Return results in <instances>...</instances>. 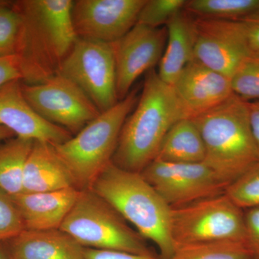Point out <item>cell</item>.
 <instances>
[{
	"instance_id": "obj_15",
	"label": "cell",
	"mask_w": 259,
	"mask_h": 259,
	"mask_svg": "<svg viewBox=\"0 0 259 259\" xmlns=\"http://www.w3.org/2000/svg\"><path fill=\"white\" fill-rule=\"evenodd\" d=\"M187 118L217 107L233 95L231 79L192 60L171 85Z\"/></svg>"
},
{
	"instance_id": "obj_7",
	"label": "cell",
	"mask_w": 259,
	"mask_h": 259,
	"mask_svg": "<svg viewBox=\"0 0 259 259\" xmlns=\"http://www.w3.org/2000/svg\"><path fill=\"white\" fill-rule=\"evenodd\" d=\"M175 245L246 242L244 212L225 193L171 208Z\"/></svg>"
},
{
	"instance_id": "obj_28",
	"label": "cell",
	"mask_w": 259,
	"mask_h": 259,
	"mask_svg": "<svg viewBox=\"0 0 259 259\" xmlns=\"http://www.w3.org/2000/svg\"><path fill=\"white\" fill-rule=\"evenodd\" d=\"M25 231L21 214L13 197L0 190V242H5Z\"/></svg>"
},
{
	"instance_id": "obj_3",
	"label": "cell",
	"mask_w": 259,
	"mask_h": 259,
	"mask_svg": "<svg viewBox=\"0 0 259 259\" xmlns=\"http://www.w3.org/2000/svg\"><path fill=\"white\" fill-rule=\"evenodd\" d=\"M91 190L157 246L160 259L173 254L176 245L171 233V208L141 173L126 171L111 162Z\"/></svg>"
},
{
	"instance_id": "obj_20",
	"label": "cell",
	"mask_w": 259,
	"mask_h": 259,
	"mask_svg": "<svg viewBox=\"0 0 259 259\" xmlns=\"http://www.w3.org/2000/svg\"><path fill=\"white\" fill-rule=\"evenodd\" d=\"M205 146L202 135L192 119L177 121L167 132L155 159L174 163L204 162Z\"/></svg>"
},
{
	"instance_id": "obj_4",
	"label": "cell",
	"mask_w": 259,
	"mask_h": 259,
	"mask_svg": "<svg viewBox=\"0 0 259 259\" xmlns=\"http://www.w3.org/2000/svg\"><path fill=\"white\" fill-rule=\"evenodd\" d=\"M204 146V163L228 187L259 160L248 117V102L233 95L194 118Z\"/></svg>"
},
{
	"instance_id": "obj_21",
	"label": "cell",
	"mask_w": 259,
	"mask_h": 259,
	"mask_svg": "<svg viewBox=\"0 0 259 259\" xmlns=\"http://www.w3.org/2000/svg\"><path fill=\"white\" fill-rule=\"evenodd\" d=\"M34 141L14 137L0 144V190L23 192L24 166Z\"/></svg>"
},
{
	"instance_id": "obj_12",
	"label": "cell",
	"mask_w": 259,
	"mask_h": 259,
	"mask_svg": "<svg viewBox=\"0 0 259 259\" xmlns=\"http://www.w3.org/2000/svg\"><path fill=\"white\" fill-rule=\"evenodd\" d=\"M146 0H76L72 20L79 38L117 41L138 22Z\"/></svg>"
},
{
	"instance_id": "obj_1",
	"label": "cell",
	"mask_w": 259,
	"mask_h": 259,
	"mask_svg": "<svg viewBox=\"0 0 259 259\" xmlns=\"http://www.w3.org/2000/svg\"><path fill=\"white\" fill-rule=\"evenodd\" d=\"M71 0H20L13 7L22 20L17 55L23 60L24 83H36L56 74L78 37Z\"/></svg>"
},
{
	"instance_id": "obj_34",
	"label": "cell",
	"mask_w": 259,
	"mask_h": 259,
	"mask_svg": "<svg viewBox=\"0 0 259 259\" xmlns=\"http://www.w3.org/2000/svg\"><path fill=\"white\" fill-rule=\"evenodd\" d=\"M15 137V134L9 129L0 125V142Z\"/></svg>"
},
{
	"instance_id": "obj_11",
	"label": "cell",
	"mask_w": 259,
	"mask_h": 259,
	"mask_svg": "<svg viewBox=\"0 0 259 259\" xmlns=\"http://www.w3.org/2000/svg\"><path fill=\"white\" fill-rule=\"evenodd\" d=\"M194 18V60L231 79L252 54L241 22Z\"/></svg>"
},
{
	"instance_id": "obj_35",
	"label": "cell",
	"mask_w": 259,
	"mask_h": 259,
	"mask_svg": "<svg viewBox=\"0 0 259 259\" xmlns=\"http://www.w3.org/2000/svg\"><path fill=\"white\" fill-rule=\"evenodd\" d=\"M0 259H13L5 241L0 242Z\"/></svg>"
},
{
	"instance_id": "obj_23",
	"label": "cell",
	"mask_w": 259,
	"mask_h": 259,
	"mask_svg": "<svg viewBox=\"0 0 259 259\" xmlns=\"http://www.w3.org/2000/svg\"><path fill=\"white\" fill-rule=\"evenodd\" d=\"M168 259H255L248 245L239 242H212L176 245Z\"/></svg>"
},
{
	"instance_id": "obj_26",
	"label": "cell",
	"mask_w": 259,
	"mask_h": 259,
	"mask_svg": "<svg viewBox=\"0 0 259 259\" xmlns=\"http://www.w3.org/2000/svg\"><path fill=\"white\" fill-rule=\"evenodd\" d=\"M12 4L10 2L0 1V55L18 53L22 20Z\"/></svg>"
},
{
	"instance_id": "obj_14",
	"label": "cell",
	"mask_w": 259,
	"mask_h": 259,
	"mask_svg": "<svg viewBox=\"0 0 259 259\" xmlns=\"http://www.w3.org/2000/svg\"><path fill=\"white\" fill-rule=\"evenodd\" d=\"M22 81H13L0 90V125L15 137L40 141L56 146L66 142L72 135L39 115L24 97Z\"/></svg>"
},
{
	"instance_id": "obj_19",
	"label": "cell",
	"mask_w": 259,
	"mask_h": 259,
	"mask_svg": "<svg viewBox=\"0 0 259 259\" xmlns=\"http://www.w3.org/2000/svg\"><path fill=\"white\" fill-rule=\"evenodd\" d=\"M194 17L185 10L178 13L166 26V47L158 63V75L172 85L186 66L194 60Z\"/></svg>"
},
{
	"instance_id": "obj_9",
	"label": "cell",
	"mask_w": 259,
	"mask_h": 259,
	"mask_svg": "<svg viewBox=\"0 0 259 259\" xmlns=\"http://www.w3.org/2000/svg\"><path fill=\"white\" fill-rule=\"evenodd\" d=\"M22 92L42 118L74 136L101 112L71 80L56 74L42 82L22 81Z\"/></svg>"
},
{
	"instance_id": "obj_18",
	"label": "cell",
	"mask_w": 259,
	"mask_h": 259,
	"mask_svg": "<svg viewBox=\"0 0 259 259\" xmlns=\"http://www.w3.org/2000/svg\"><path fill=\"white\" fill-rule=\"evenodd\" d=\"M75 187L69 168L54 145L34 141L25 166L23 192H44Z\"/></svg>"
},
{
	"instance_id": "obj_8",
	"label": "cell",
	"mask_w": 259,
	"mask_h": 259,
	"mask_svg": "<svg viewBox=\"0 0 259 259\" xmlns=\"http://www.w3.org/2000/svg\"><path fill=\"white\" fill-rule=\"evenodd\" d=\"M56 74L76 83L100 112L120 101L112 44L78 38Z\"/></svg>"
},
{
	"instance_id": "obj_6",
	"label": "cell",
	"mask_w": 259,
	"mask_h": 259,
	"mask_svg": "<svg viewBox=\"0 0 259 259\" xmlns=\"http://www.w3.org/2000/svg\"><path fill=\"white\" fill-rule=\"evenodd\" d=\"M60 229L83 248L156 255L144 237L93 190L80 192Z\"/></svg>"
},
{
	"instance_id": "obj_27",
	"label": "cell",
	"mask_w": 259,
	"mask_h": 259,
	"mask_svg": "<svg viewBox=\"0 0 259 259\" xmlns=\"http://www.w3.org/2000/svg\"><path fill=\"white\" fill-rule=\"evenodd\" d=\"M186 0H146L140 12L137 23L153 28L166 27L182 10Z\"/></svg>"
},
{
	"instance_id": "obj_5",
	"label": "cell",
	"mask_w": 259,
	"mask_h": 259,
	"mask_svg": "<svg viewBox=\"0 0 259 259\" xmlns=\"http://www.w3.org/2000/svg\"><path fill=\"white\" fill-rule=\"evenodd\" d=\"M139 98L137 90H131L125 98L101 112L78 134L54 146L69 168L76 189L91 190L97 179L111 163L121 130Z\"/></svg>"
},
{
	"instance_id": "obj_2",
	"label": "cell",
	"mask_w": 259,
	"mask_h": 259,
	"mask_svg": "<svg viewBox=\"0 0 259 259\" xmlns=\"http://www.w3.org/2000/svg\"><path fill=\"white\" fill-rule=\"evenodd\" d=\"M183 118L187 117L171 85L162 81L154 69L150 70L137 104L121 130L112 163L141 173L156 158L172 125Z\"/></svg>"
},
{
	"instance_id": "obj_31",
	"label": "cell",
	"mask_w": 259,
	"mask_h": 259,
	"mask_svg": "<svg viewBox=\"0 0 259 259\" xmlns=\"http://www.w3.org/2000/svg\"><path fill=\"white\" fill-rule=\"evenodd\" d=\"M241 22L252 54L259 56V12Z\"/></svg>"
},
{
	"instance_id": "obj_10",
	"label": "cell",
	"mask_w": 259,
	"mask_h": 259,
	"mask_svg": "<svg viewBox=\"0 0 259 259\" xmlns=\"http://www.w3.org/2000/svg\"><path fill=\"white\" fill-rule=\"evenodd\" d=\"M141 174L171 208L224 193L226 189L204 162L174 163L154 159Z\"/></svg>"
},
{
	"instance_id": "obj_33",
	"label": "cell",
	"mask_w": 259,
	"mask_h": 259,
	"mask_svg": "<svg viewBox=\"0 0 259 259\" xmlns=\"http://www.w3.org/2000/svg\"><path fill=\"white\" fill-rule=\"evenodd\" d=\"M247 102L250 130L259 153V100Z\"/></svg>"
},
{
	"instance_id": "obj_32",
	"label": "cell",
	"mask_w": 259,
	"mask_h": 259,
	"mask_svg": "<svg viewBox=\"0 0 259 259\" xmlns=\"http://www.w3.org/2000/svg\"><path fill=\"white\" fill-rule=\"evenodd\" d=\"M85 259H160L156 255H143L117 251L85 248Z\"/></svg>"
},
{
	"instance_id": "obj_25",
	"label": "cell",
	"mask_w": 259,
	"mask_h": 259,
	"mask_svg": "<svg viewBox=\"0 0 259 259\" xmlns=\"http://www.w3.org/2000/svg\"><path fill=\"white\" fill-rule=\"evenodd\" d=\"M232 91L245 102L259 100V56L252 54L231 77Z\"/></svg>"
},
{
	"instance_id": "obj_16",
	"label": "cell",
	"mask_w": 259,
	"mask_h": 259,
	"mask_svg": "<svg viewBox=\"0 0 259 259\" xmlns=\"http://www.w3.org/2000/svg\"><path fill=\"white\" fill-rule=\"evenodd\" d=\"M81 191L75 187L50 192H21L12 196L25 230L60 229Z\"/></svg>"
},
{
	"instance_id": "obj_22",
	"label": "cell",
	"mask_w": 259,
	"mask_h": 259,
	"mask_svg": "<svg viewBox=\"0 0 259 259\" xmlns=\"http://www.w3.org/2000/svg\"><path fill=\"white\" fill-rule=\"evenodd\" d=\"M185 10L194 18L239 21L259 12V0H189Z\"/></svg>"
},
{
	"instance_id": "obj_13",
	"label": "cell",
	"mask_w": 259,
	"mask_h": 259,
	"mask_svg": "<svg viewBox=\"0 0 259 259\" xmlns=\"http://www.w3.org/2000/svg\"><path fill=\"white\" fill-rule=\"evenodd\" d=\"M166 27L153 28L136 23L117 41L112 42L119 100L130 93L141 75L154 69L166 47Z\"/></svg>"
},
{
	"instance_id": "obj_30",
	"label": "cell",
	"mask_w": 259,
	"mask_h": 259,
	"mask_svg": "<svg viewBox=\"0 0 259 259\" xmlns=\"http://www.w3.org/2000/svg\"><path fill=\"white\" fill-rule=\"evenodd\" d=\"M246 242L255 259H259V206L244 212Z\"/></svg>"
},
{
	"instance_id": "obj_29",
	"label": "cell",
	"mask_w": 259,
	"mask_h": 259,
	"mask_svg": "<svg viewBox=\"0 0 259 259\" xmlns=\"http://www.w3.org/2000/svg\"><path fill=\"white\" fill-rule=\"evenodd\" d=\"M23 60L17 54L0 55V90L13 81H25Z\"/></svg>"
},
{
	"instance_id": "obj_17",
	"label": "cell",
	"mask_w": 259,
	"mask_h": 259,
	"mask_svg": "<svg viewBox=\"0 0 259 259\" xmlns=\"http://www.w3.org/2000/svg\"><path fill=\"white\" fill-rule=\"evenodd\" d=\"M5 243L13 259H85V248L61 229L25 230Z\"/></svg>"
},
{
	"instance_id": "obj_24",
	"label": "cell",
	"mask_w": 259,
	"mask_h": 259,
	"mask_svg": "<svg viewBox=\"0 0 259 259\" xmlns=\"http://www.w3.org/2000/svg\"><path fill=\"white\" fill-rule=\"evenodd\" d=\"M224 193L242 209L259 206V160L230 184Z\"/></svg>"
}]
</instances>
